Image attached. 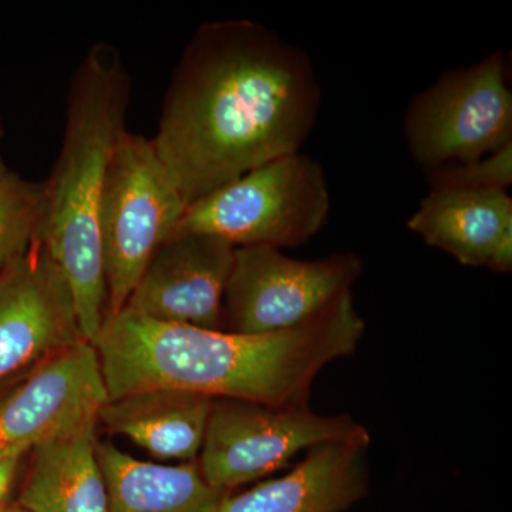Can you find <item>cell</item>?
<instances>
[{"instance_id": "cell-8", "label": "cell", "mask_w": 512, "mask_h": 512, "mask_svg": "<svg viewBox=\"0 0 512 512\" xmlns=\"http://www.w3.org/2000/svg\"><path fill=\"white\" fill-rule=\"evenodd\" d=\"M355 254L298 261L278 248H235L224 295V330L269 335L295 329L338 303L362 274Z\"/></svg>"}, {"instance_id": "cell-4", "label": "cell", "mask_w": 512, "mask_h": 512, "mask_svg": "<svg viewBox=\"0 0 512 512\" xmlns=\"http://www.w3.org/2000/svg\"><path fill=\"white\" fill-rule=\"evenodd\" d=\"M329 208L322 165L292 154L192 202L175 234L212 235L234 248L298 247L325 227Z\"/></svg>"}, {"instance_id": "cell-19", "label": "cell", "mask_w": 512, "mask_h": 512, "mask_svg": "<svg viewBox=\"0 0 512 512\" xmlns=\"http://www.w3.org/2000/svg\"><path fill=\"white\" fill-rule=\"evenodd\" d=\"M25 456H8L0 458V508L8 504L13 484L18 477L20 464Z\"/></svg>"}, {"instance_id": "cell-18", "label": "cell", "mask_w": 512, "mask_h": 512, "mask_svg": "<svg viewBox=\"0 0 512 512\" xmlns=\"http://www.w3.org/2000/svg\"><path fill=\"white\" fill-rule=\"evenodd\" d=\"M512 144L497 153L463 165L427 171L431 188H503L512 181Z\"/></svg>"}, {"instance_id": "cell-22", "label": "cell", "mask_w": 512, "mask_h": 512, "mask_svg": "<svg viewBox=\"0 0 512 512\" xmlns=\"http://www.w3.org/2000/svg\"><path fill=\"white\" fill-rule=\"evenodd\" d=\"M23 376L15 377V379H10L8 382L0 383V396H2L3 393L6 392V390L9 389V387H12L13 384L16 382H19L20 379H22Z\"/></svg>"}, {"instance_id": "cell-2", "label": "cell", "mask_w": 512, "mask_h": 512, "mask_svg": "<svg viewBox=\"0 0 512 512\" xmlns=\"http://www.w3.org/2000/svg\"><path fill=\"white\" fill-rule=\"evenodd\" d=\"M365 322L346 293L329 311L269 335L158 322L123 308L92 340L109 400L146 390H178L266 406L308 402L313 379L355 352Z\"/></svg>"}, {"instance_id": "cell-12", "label": "cell", "mask_w": 512, "mask_h": 512, "mask_svg": "<svg viewBox=\"0 0 512 512\" xmlns=\"http://www.w3.org/2000/svg\"><path fill=\"white\" fill-rule=\"evenodd\" d=\"M407 225L460 264L511 271L512 200L503 188H431Z\"/></svg>"}, {"instance_id": "cell-5", "label": "cell", "mask_w": 512, "mask_h": 512, "mask_svg": "<svg viewBox=\"0 0 512 512\" xmlns=\"http://www.w3.org/2000/svg\"><path fill=\"white\" fill-rule=\"evenodd\" d=\"M187 207L151 138L124 131L111 156L100 212L106 318L127 305Z\"/></svg>"}, {"instance_id": "cell-1", "label": "cell", "mask_w": 512, "mask_h": 512, "mask_svg": "<svg viewBox=\"0 0 512 512\" xmlns=\"http://www.w3.org/2000/svg\"><path fill=\"white\" fill-rule=\"evenodd\" d=\"M319 106L303 50L254 20H217L195 30L175 64L151 141L190 205L301 153Z\"/></svg>"}, {"instance_id": "cell-11", "label": "cell", "mask_w": 512, "mask_h": 512, "mask_svg": "<svg viewBox=\"0 0 512 512\" xmlns=\"http://www.w3.org/2000/svg\"><path fill=\"white\" fill-rule=\"evenodd\" d=\"M234 254L224 239L175 234L158 248L124 308L158 322L224 330Z\"/></svg>"}, {"instance_id": "cell-6", "label": "cell", "mask_w": 512, "mask_h": 512, "mask_svg": "<svg viewBox=\"0 0 512 512\" xmlns=\"http://www.w3.org/2000/svg\"><path fill=\"white\" fill-rule=\"evenodd\" d=\"M329 443L367 447L370 434L349 416H320L308 404L214 399L198 466L211 487L229 494L275 473L301 451Z\"/></svg>"}, {"instance_id": "cell-10", "label": "cell", "mask_w": 512, "mask_h": 512, "mask_svg": "<svg viewBox=\"0 0 512 512\" xmlns=\"http://www.w3.org/2000/svg\"><path fill=\"white\" fill-rule=\"evenodd\" d=\"M72 291L37 239L0 272V383L82 342Z\"/></svg>"}, {"instance_id": "cell-7", "label": "cell", "mask_w": 512, "mask_h": 512, "mask_svg": "<svg viewBox=\"0 0 512 512\" xmlns=\"http://www.w3.org/2000/svg\"><path fill=\"white\" fill-rule=\"evenodd\" d=\"M407 146L427 171L474 163L512 144V94L505 60L491 53L414 97L404 123Z\"/></svg>"}, {"instance_id": "cell-9", "label": "cell", "mask_w": 512, "mask_h": 512, "mask_svg": "<svg viewBox=\"0 0 512 512\" xmlns=\"http://www.w3.org/2000/svg\"><path fill=\"white\" fill-rule=\"evenodd\" d=\"M109 402L92 342L82 340L0 396V458L26 456L40 444L99 423Z\"/></svg>"}, {"instance_id": "cell-17", "label": "cell", "mask_w": 512, "mask_h": 512, "mask_svg": "<svg viewBox=\"0 0 512 512\" xmlns=\"http://www.w3.org/2000/svg\"><path fill=\"white\" fill-rule=\"evenodd\" d=\"M43 197V183L12 171L0 183V272L25 254L39 235Z\"/></svg>"}, {"instance_id": "cell-21", "label": "cell", "mask_w": 512, "mask_h": 512, "mask_svg": "<svg viewBox=\"0 0 512 512\" xmlns=\"http://www.w3.org/2000/svg\"><path fill=\"white\" fill-rule=\"evenodd\" d=\"M0 512H29L25 508L20 507L18 504H6L5 507L0 508Z\"/></svg>"}, {"instance_id": "cell-14", "label": "cell", "mask_w": 512, "mask_h": 512, "mask_svg": "<svg viewBox=\"0 0 512 512\" xmlns=\"http://www.w3.org/2000/svg\"><path fill=\"white\" fill-rule=\"evenodd\" d=\"M214 399L178 390H146L109 400L99 423L165 460L200 456Z\"/></svg>"}, {"instance_id": "cell-15", "label": "cell", "mask_w": 512, "mask_h": 512, "mask_svg": "<svg viewBox=\"0 0 512 512\" xmlns=\"http://www.w3.org/2000/svg\"><path fill=\"white\" fill-rule=\"evenodd\" d=\"M97 424L30 450L16 504L29 512H107Z\"/></svg>"}, {"instance_id": "cell-3", "label": "cell", "mask_w": 512, "mask_h": 512, "mask_svg": "<svg viewBox=\"0 0 512 512\" xmlns=\"http://www.w3.org/2000/svg\"><path fill=\"white\" fill-rule=\"evenodd\" d=\"M131 79L119 50L90 46L70 77L62 147L43 183L37 241L62 272L84 340L92 342L107 312L100 212L114 148L126 128Z\"/></svg>"}, {"instance_id": "cell-16", "label": "cell", "mask_w": 512, "mask_h": 512, "mask_svg": "<svg viewBox=\"0 0 512 512\" xmlns=\"http://www.w3.org/2000/svg\"><path fill=\"white\" fill-rule=\"evenodd\" d=\"M107 487V512H217L227 493L202 476L198 461L180 466L147 463L97 441Z\"/></svg>"}, {"instance_id": "cell-13", "label": "cell", "mask_w": 512, "mask_h": 512, "mask_svg": "<svg viewBox=\"0 0 512 512\" xmlns=\"http://www.w3.org/2000/svg\"><path fill=\"white\" fill-rule=\"evenodd\" d=\"M366 446L329 443L313 447L285 476L238 495L228 494L217 512H342L367 491Z\"/></svg>"}, {"instance_id": "cell-20", "label": "cell", "mask_w": 512, "mask_h": 512, "mask_svg": "<svg viewBox=\"0 0 512 512\" xmlns=\"http://www.w3.org/2000/svg\"><path fill=\"white\" fill-rule=\"evenodd\" d=\"M3 134H5V131H3L2 120H0V183H2L3 178H5L6 175H8L9 173L8 167H6L5 161H3L2 156Z\"/></svg>"}]
</instances>
